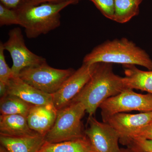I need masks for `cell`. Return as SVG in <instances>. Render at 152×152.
Returning <instances> with one entry per match:
<instances>
[{
  "label": "cell",
  "mask_w": 152,
  "mask_h": 152,
  "mask_svg": "<svg viewBox=\"0 0 152 152\" xmlns=\"http://www.w3.org/2000/svg\"><path fill=\"white\" fill-rule=\"evenodd\" d=\"M126 89L123 77L114 73L112 64L98 63L89 80L72 102L82 103L91 116L106 100Z\"/></svg>",
  "instance_id": "1"
},
{
  "label": "cell",
  "mask_w": 152,
  "mask_h": 152,
  "mask_svg": "<svg viewBox=\"0 0 152 152\" xmlns=\"http://www.w3.org/2000/svg\"><path fill=\"white\" fill-rule=\"evenodd\" d=\"M80 0H68L58 3H46L32 5L23 1L17 8L20 26L24 28L27 37L34 39L46 34L61 25L60 12Z\"/></svg>",
  "instance_id": "2"
},
{
  "label": "cell",
  "mask_w": 152,
  "mask_h": 152,
  "mask_svg": "<svg viewBox=\"0 0 152 152\" xmlns=\"http://www.w3.org/2000/svg\"><path fill=\"white\" fill-rule=\"evenodd\" d=\"M134 65L152 70V60L144 50L126 38L107 41L96 47L85 56L83 63Z\"/></svg>",
  "instance_id": "3"
},
{
  "label": "cell",
  "mask_w": 152,
  "mask_h": 152,
  "mask_svg": "<svg viewBox=\"0 0 152 152\" xmlns=\"http://www.w3.org/2000/svg\"><path fill=\"white\" fill-rule=\"evenodd\" d=\"M86 112L84 105L78 102L58 110L54 124L45 136V142L54 143L84 137L81 120Z\"/></svg>",
  "instance_id": "4"
},
{
  "label": "cell",
  "mask_w": 152,
  "mask_h": 152,
  "mask_svg": "<svg viewBox=\"0 0 152 152\" xmlns=\"http://www.w3.org/2000/svg\"><path fill=\"white\" fill-rule=\"evenodd\" d=\"M75 71L72 68L56 69L46 62L37 66L25 68L21 71L18 77L30 86L52 95L59 89Z\"/></svg>",
  "instance_id": "5"
},
{
  "label": "cell",
  "mask_w": 152,
  "mask_h": 152,
  "mask_svg": "<svg viewBox=\"0 0 152 152\" xmlns=\"http://www.w3.org/2000/svg\"><path fill=\"white\" fill-rule=\"evenodd\" d=\"M102 118L118 113L138 111L152 112V94H142L126 89L119 94L109 98L99 107Z\"/></svg>",
  "instance_id": "6"
},
{
  "label": "cell",
  "mask_w": 152,
  "mask_h": 152,
  "mask_svg": "<svg viewBox=\"0 0 152 152\" xmlns=\"http://www.w3.org/2000/svg\"><path fill=\"white\" fill-rule=\"evenodd\" d=\"M3 45L12 59L11 69L13 77H18L21 71L25 68L37 66L47 62L45 58L35 54L27 48L20 28H14L10 31L8 39Z\"/></svg>",
  "instance_id": "7"
},
{
  "label": "cell",
  "mask_w": 152,
  "mask_h": 152,
  "mask_svg": "<svg viewBox=\"0 0 152 152\" xmlns=\"http://www.w3.org/2000/svg\"><path fill=\"white\" fill-rule=\"evenodd\" d=\"M98 64H88L83 63L59 89L52 95L53 104L58 110L68 105L78 94L89 80Z\"/></svg>",
  "instance_id": "8"
},
{
  "label": "cell",
  "mask_w": 152,
  "mask_h": 152,
  "mask_svg": "<svg viewBox=\"0 0 152 152\" xmlns=\"http://www.w3.org/2000/svg\"><path fill=\"white\" fill-rule=\"evenodd\" d=\"M88 128L85 131L94 152H121L120 136L107 123L89 116Z\"/></svg>",
  "instance_id": "9"
},
{
  "label": "cell",
  "mask_w": 152,
  "mask_h": 152,
  "mask_svg": "<svg viewBox=\"0 0 152 152\" xmlns=\"http://www.w3.org/2000/svg\"><path fill=\"white\" fill-rule=\"evenodd\" d=\"M152 120V112L131 114L118 113L102 118L115 130L123 144L133 135L145 127Z\"/></svg>",
  "instance_id": "10"
},
{
  "label": "cell",
  "mask_w": 152,
  "mask_h": 152,
  "mask_svg": "<svg viewBox=\"0 0 152 152\" xmlns=\"http://www.w3.org/2000/svg\"><path fill=\"white\" fill-rule=\"evenodd\" d=\"M7 94L16 96L33 105L53 104L52 95L30 86L19 77H13L10 80Z\"/></svg>",
  "instance_id": "11"
},
{
  "label": "cell",
  "mask_w": 152,
  "mask_h": 152,
  "mask_svg": "<svg viewBox=\"0 0 152 152\" xmlns=\"http://www.w3.org/2000/svg\"><path fill=\"white\" fill-rule=\"evenodd\" d=\"M57 112L53 104L33 105L27 117L30 128L45 137L54 124Z\"/></svg>",
  "instance_id": "12"
},
{
  "label": "cell",
  "mask_w": 152,
  "mask_h": 152,
  "mask_svg": "<svg viewBox=\"0 0 152 152\" xmlns=\"http://www.w3.org/2000/svg\"><path fill=\"white\" fill-rule=\"evenodd\" d=\"M45 142V136L40 134L23 137L0 135L1 145L8 152H38Z\"/></svg>",
  "instance_id": "13"
},
{
  "label": "cell",
  "mask_w": 152,
  "mask_h": 152,
  "mask_svg": "<svg viewBox=\"0 0 152 152\" xmlns=\"http://www.w3.org/2000/svg\"><path fill=\"white\" fill-rule=\"evenodd\" d=\"M37 134H39L30 128L26 117L20 115H1V135L23 137Z\"/></svg>",
  "instance_id": "14"
},
{
  "label": "cell",
  "mask_w": 152,
  "mask_h": 152,
  "mask_svg": "<svg viewBox=\"0 0 152 152\" xmlns=\"http://www.w3.org/2000/svg\"><path fill=\"white\" fill-rule=\"evenodd\" d=\"M125 76L123 77L126 89L141 90L152 94V70L139 69L134 65H124Z\"/></svg>",
  "instance_id": "15"
},
{
  "label": "cell",
  "mask_w": 152,
  "mask_h": 152,
  "mask_svg": "<svg viewBox=\"0 0 152 152\" xmlns=\"http://www.w3.org/2000/svg\"><path fill=\"white\" fill-rule=\"evenodd\" d=\"M42 152H94L89 140L86 136L72 140L50 143L45 142Z\"/></svg>",
  "instance_id": "16"
},
{
  "label": "cell",
  "mask_w": 152,
  "mask_h": 152,
  "mask_svg": "<svg viewBox=\"0 0 152 152\" xmlns=\"http://www.w3.org/2000/svg\"><path fill=\"white\" fill-rule=\"evenodd\" d=\"M1 115H20L27 117L33 105L16 96L7 94L1 98Z\"/></svg>",
  "instance_id": "17"
},
{
  "label": "cell",
  "mask_w": 152,
  "mask_h": 152,
  "mask_svg": "<svg viewBox=\"0 0 152 152\" xmlns=\"http://www.w3.org/2000/svg\"><path fill=\"white\" fill-rule=\"evenodd\" d=\"M143 0H115V13L113 20L124 23L139 13V7Z\"/></svg>",
  "instance_id": "18"
},
{
  "label": "cell",
  "mask_w": 152,
  "mask_h": 152,
  "mask_svg": "<svg viewBox=\"0 0 152 152\" xmlns=\"http://www.w3.org/2000/svg\"><path fill=\"white\" fill-rule=\"evenodd\" d=\"M19 21L16 11L11 9L0 3V25H19Z\"/></svg>",
  "instance_id": "19"
},
{
  "label": "cell",
  "mask_w": 152,
  "mask_h": 152,
  "mask_svg": "<svg viewBox=\"0 0 152 152\" xmlns=\"http://www.w3.org/2000/svg\"><path fill=\"white\" fill-rule=\"evenodd\" d=\"M125 145L137 152H152V141L140 137L130 139Z\"/></svg>",
  "instance_id": "20"
},
{
  "label": "cell",
  "mask_w": 152,
  "mask_h": 152,
  "mask_svg": "<svg viewBox=\"0 0 152 152\" xmlns=\"http://www.w3.org/2000/svg\"><path fill=\"white\" fill-rule=\"evenodd\" d=\"M4 45L2 42L0 43V82L7 85L9 81L13 77L11 68L9 67L6 62L4 54Z\"/></svg>",
  "instance_id": "21"
},
{
  "label": "cell",
  "mask_w": 152,
  "mask_h": 152,
  "mask_svg": "<svg viewBox=\"0 0 152 152\" xmlns=\"http://www.w3.org/2000/svg\"><path fill=\"white\" fill-rule=\"evenodd\" d=\"M106 18L113 20L115 13V0H89Z\"/></svg>",
  "instance_id": "22"
},
{
  "label": "cell",
  "mask_w": 152,
  "mask_h": 152,
  "mask_svg": "<svg viewBox=\"0 0 152 152\" xmlns=\"http://www.w3.org/2000/svg\"><path fill=\"white\" fill-rule=\"evenodd\" d=\"M24 0H0L1 4L11 9H15Z\"/></svg>",
  "instance_id": "23"
},
{
  "label": "cell",
  "mask_w": 152,
  "mask_h": 152,
  "mask_svg": "<svg viewBox=\"0 0 152 152\" xmlns=\"http://www.w3.org/2000/svg\"><path fill=\"white\" fill-rule=\"evenodd\" d=\"M134 137H140L152 141V131L145 129L140 130L136 133L134 134L133 135L132 137L129 139V140L132 138ZM129 140H128V141ZM126 142L125 143V144Z\"/></svg>",
  "instance_id": "24"
},
{
  "label": "cell",
  "mask_w": 152,
  "mask_h": 152,
  "mask_svg": "<svg viewBox=\"0 0 152 152\" xmlns=\"http://www.w3.org/2000/svg\"><path fill=\"white\" fill-rule=\"evenodd\" d=\"M66 1H68V0H24L23 1L32 5H37L43 3H58Z\"/></svg>",
  "instance_id": "25"
},
{
  "label": "cell",
  "mask_w": 152,
  "mask_h": 152,
  "mask_svg": "<svg viewBox=\"0 0 152 152\" xmlns=\"http://www.w3.org/2000/svg\"><path fill=\"white\" fill-rule=\"evenodd\" d=\"M7 94V85L0 82V96L1 98Z\"/></svg>",
  "instance_id": "26"
},
{
  "label": "cell",
  "mask_w": 152,
  "mask_h": 152,
  "mask_svg": "<svg viewBox=\"0 0 152 152\" xmlns=\"http://www.w3.org/2000/svg\"><path fill=\"white\" fill-rule=\"evenodd\" d=\"M142 129L152 131V120L145 127L143 128V129Z\"/></svg>",
  "instance_id": "27"
},
{
  "label": "cell",
  "mask_w": 152,
  "mask_h": 152,
  "mask_svg": "<svg viewBox=\"0 0 152 152\" xmlns=\"http://www.w3.org/2000/svg\"><path fill=\"white\" fill-rule=\"evenodd\" d=\"M121 152H137L134 150L128 147L127 148L121 149Z\"/></svg>",
  "instance_id": "28"
},
{
  "label": "cell",
  "mask_w": 152,
  "mask_h": 152,
  "mask_svg": "<svg viewBox=\"0 0 152 152\" xmlns=\"http://www.w3.org/2000/svg\"><path fill=\"white\" fill-rule=\"evenodd\" d=\"M0 152H8L7 150L2 146L1 145L0 147Z\"/></svg>",
  "instance_id": "29"
},
{
  "label": "cell",
  "mask_w": 152,
  "mask_h": 152,
  "mask_svg": "<svg viewBox=\"0 0 152 152\" xmlns=\"http://www.w3.org/2000/svg\"><path fill=\"white\" fill-rule=\"evenodd\" d=\"M38 152H42L40 151H39Z\"/></svg>",
  "instance_id": "30"
}]
</instances>
